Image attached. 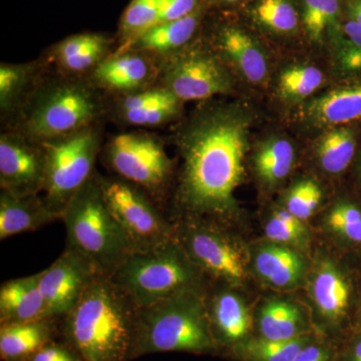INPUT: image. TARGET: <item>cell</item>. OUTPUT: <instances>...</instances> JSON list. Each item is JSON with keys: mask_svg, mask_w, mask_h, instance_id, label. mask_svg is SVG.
I'll return each instance as SVG.
<instances>
[{"mask_svg": "<svg viewBox=\"0 0 361 361\" xmlns=\"http://www.w3.org/2000/svg\"><path fill=\"white\" fill-rule=\"evenodd\" d=\"M180 104L175 106H157V108L139 109L118 111V120L127 125L141 128H157L165 125L178 116Z\"/></svg>", "mask_w": 361, "mask_h": 361, "instance_id": "74e56055", "label": "cell"}, {"mask_svg": "<svg viewBox=\"0 0 361 361\" xmlns=\"http://www.w3.org/2000/svg\"><path fill=\"white\" fill-rule=\"evenodd\" d=\"M327 238L341 248H361V206L346 197L337 199L324 213L320 224Z\"/></svg>", "mask_w": 361, "mask_h": 361, "instance_id": "f1b7e54d", "label": "cell"}, {"mask_svg": "<svg viewBox=\"0 0 361 361\" xmlns=\"http://www.w3.org/2000/svg\"><path fill=\"white\" fill-rule=\"evenodd\" d=\"M104 161L116 177L140 188L164 210L174 163L158 137L146 132L116 135L104 147Z\"/></svg>", "mask_w": 361, "mask_h": 361, "instance_id": "9c48e42d", "label": "cell"}, {"mask_svg": "<svg viewBox=\"0 0 361 361\" xmlns=\"http://www.w3.org/2000/svg\"><path fill=\"white\" fill-rule=\"evenodd\" d=\"M59 337V320L0 324V357L2 361H27L35 353Z\"/></svg>", "mask_w": 361, "mask_h": 361, "instance_id": "d4e9b609", "label": "cell"}, {"mask_svg": "<svg viewBox=\"0 0 361 361\" xmlns=\"http://www.w3.org/2000/svg\"><path fill=\"white\" fill-rule=\"evenodd\" d=\"M206 306L211 331L221 356L254 336L255 313L240 289L209 284Z\"/></svg>", "mask_w": 361, "mask_h": 361, "instance_id": "2e32d148", "label": "cell"}, {"mask_svg": "<svg viewBox=\"0 0 361 361\" xmlns=\"http://www.w3.org/2000/svg\"><path fill=\"white\" fill-rule=\"evenodd\" d=\"M161 59L148 52L120 49L96 66L90 80L97 89L118 97L149 89L158 82Z\"/></svg>", "mask_w": 361, "mask_h": 361, "instance_id": "e0dca14e", "label": "cell"}, {"mask_svg": "<svg viewBox=\"0 0 361 361\" xmlns=\"http://www.w3.org/2000/svg\"><path fill=\"white\" fill-rule=\"evenodd\" d=\"M37 66L35 63H2L0 66V109L4 116L23 110L37 89Z\"/></svg>", "mask_w": 361, "mask_h": 361, "instance_id": "1f68e13d", "label": "cell"}, {"mask_svg": "<svg viewBox=\"0 0 361 361\" xmlns=\"http://www.w3.org/2000/svg\"><path fill=\"white\" fill-rule=\"evenodd\" d=\"M61 217L47 207L39 195L18 197L1 190L0 193V240L37 231Z\"/></svg>", "mask_w": 361, "mask_h": 361, "instance_id": "cb8c5ba5", "label": "cell"}, {"mask_svg": "<svg viewBox=\"0 0 361 361\" xmlns=\"http://www.w3.org/2000/svg\"><path fill=\"white\" fill-rule=\"evenodd\" d=\"M99 275L89 257L66 247L61 255L40 272L39 286L49 317L59 320L68 314Z\"/></svg>", "mask_w": 361, "mask_h": 361, "instance_id": "5bb4252c", "label": "cell"}, {"mask_svg": "<svg viewBox=\"0 0 361 361\" xmlns=\"http://www.w3.org/2000/svg\"><path fill=\"white\" fill-rule=\"evenodd\" d=\"M209 11L203 4L193 13L180 20L157 23L121 49L148 52L161 59L166 58L190 44L203 27Z\"/></svg>", "mask_w": 361, "mask_h": 361, "instance_id": "ffe728a7", "label": "cell"}, {"mask_svg": "<svg viewBox=\"0 0 361 361\" xmlns=\"http://www.w3.org/2000/svg\"><path fill=\"white\" fill-rule=\"evenodd\" d=\"M104 111L97 87L77 77L40 82L23 106L20 133L35 142L94 125Z\"/></svg>", "mask_w": 361, "mask_h": 361, "instance_id": "277c9868", "label": "cell"}, {"mask_svg": "<svg viewBox=\"0 0 361 361\" xmlns=\"http://www.w3.org/2000/svg\"><path fill=\"white\" fill-rule=\"evenodd\" d=\"M158 82L182 102L230 94L234 87L229 68L213 49L190 45L161 59Z\"/></svg>", "mask_w": 361, "mask_h": 361, "instance_id": "7c38bea8", "label": "cell"}, {"mask_svg": "<svg viewBox=\"0 0 361 361\" xmlns=\"http://www.w3.org/2000/svg\"><path fill=\"white\" fill-rule=\"evenodd\" d=\"M304 37L314 44H330L341 32V0H297Z\"/></svg>", "mask_w": 361, "mask_h": 361, "instance_id": "f546056e", "label": "cell"}, {"mask_svg": "<svg viewBox=\"0 0 361 361\" xmlns=\"http://www.w3.org/2000/svg\"><path fill=\"white\" fill-rule=\"evenodd\" d=\"M27 361H82V356L68 342L52 341L45 344Z\"/></svg>", "mask_w": 361, "mask_h": 361, "instance_id": "ab89813d", "label": "cell"}, {"mask_svg": "<svg viewBox=\"0 0 361 361\" xmlns=\"http://www.w3.org/2000/svg\"><path fill=\"white\" fill-rule=\"evenodd\" d=\"M343 20L355 21L361 25V0H341Z\"/></svg>", "mask_w": 361, "mask_h": 361, "instance_id": "7bdbcfd3", "label": "cell"}, {"mask_svg": "<svg viewBox=\"0 0 361 361\" xmlns=\"http://www.w3.org/2000/svg\"><path fill=\"white\" fill-rule=\"evenodd\" d=\"M39 144L45 159L42 199L61 219L73 196L96 174L94 166L102 147L101 129L94 123Z\"/></svg>", "mask_w": 361, "mask_h": 361, "instance_id": "ba28073f", "label": "cell"}, {"mask_svg": "<svg viewBox=\"0 0 361 361\" xmlns=\"http://www.w3.org/2000/svg\"><path fill=\"white\" fill-rule=\"evenodd\" d=\"M40 272L7 280L0 286V324L51 318L39 286Z\"/></svg>", "mask_w": 361, "mask_h": 361, "instance_id": "603a6c76", "label": "cell"}, {"mask_svg": "<svg viewBox=\"0 0 361 361\" xmlns=\"http://www.w3.org/2000/svg\"><path fill=\"white\" fill-rule=\"evenodd\" d=\"M66 247L85 254L103 275L111 276L132 253L122 228L104 203L96 172L66 207Z\"/></svg>", "mask_w": 361, "mask_h": 361, "instance_id": "8992f818", "label": "cell"}, {"mask_svg": "<svg viewBox=\"0 0 361 361\" xmlns=\"http://www.w3.org/2000/svg\"><path fill=\"white\" fill-rule=\"evenodd\" d=\"M110 277L137 308L210 284L174 238L153 250L132 252Z\"/></svg>", "mask_w": 361, "mask_h": 361, "instance_id": "5b68a950", "label": "cell"}, {"mask_svg": "<svg viewBox=\"0 0 361 361\" xmlns=\"http://www.w3.org/2000/svg\"><path fill=\"white\" fill-rule=\"evenodd\" d=\"M249 250L252 274L265 286L283 292L304 286L310 260L303 252L267 239Z\"/></svg>", "mask_w": 361, "mask_h": 361, "instance_id": "d6986e66", "label": "cell"}, {"mask_svg": "<svg viewBox=\"0 0 361 361\" xmlns=\"http://www.w3.org/2000/svg\"><path fill=\"white\" fill-rule=\"evenodd\" d=\"M254 116L238 103L207 104L175 137L182 166L171 195V220L205 218L236 228L242 219L237 189L245 178V160Z\"/></svg>", "mask_w": 361, "mask_h": 361, "instance_id": "6da1fadb", "label": "cell"}, {"mask_svg": "<svg viewBox=\"0 0 361 361\" xmlns=\"http://www.w3.org/2000/svg\"><path fill=\"white\" fill-rule=\"evenodd\" d=\"M297 118L316 129L361 125V75L341 78L332 89L301 103Z\"/></svg>", "mask_w": 361, "mask_h": 361, "instance_id": "ac0fdd59", "label": "cell"}, {"mask_svg": "<svg viewBox=\"0 0 361 361\" xmlns=\"http://www.w3.org/2000/svg\"><path fill=\"white\" fill-rule=\"evenodd\" d=\"M361 305V302H360ZM358 317H360V322L357 323V324L355 325V326L361 327V306L360 308V314H358Z\"/></svg>", "mask_w": 361, "mask_h": 361, "instance_id": "f6af8a7d", "label": "cell"}, {"mask_svg": "<svg viewBox=\"0 0 361 361\" xmlns=\"http://www.w3.org/2000/svg\"><path fill=\"white\" fill-rule=\"evenodd\" d=\"M163 0H133L121 21L125 44L157 25Z\"/></svg>", "mask_w": 361, "mask_h": 361, "instance_id": "8d00e7d4", "label": "cell"}, {"mask_svg": "<svg viewBox=\"0 0 361 361\" xmlns=\"http://www.w3.org/2000/svg\"><path fill=\"white\" fill-rule=\"evenodd\" d=\"M336 361H361V327L355 326L337 341Z\"/></svg>", "mask_w": 361, "mask_h": 361, "instance_id": "60d3db41", "label": "cell"}, {"mask_svg": "<svg viewBox=\"0 0 361 361\" xmlns=\"http://www.w3.org/2000/svg\"><path fill=\"white\" fill-rule=\"evenodd\" d=\"M210 20L209 39L213 51L236 68L247 82L263 84L269 73L267 51L258 35L234 11H220Z\"/></svg>", "mask_w": 361, "mask_h": 361, "instance_id": "4fadbf2b", "label": "cell"}, {"mask_svg": "<svg viewBox=\"0 0 361 361\" xmlns=\"http://www.w3.org/2000/svg\"><path fill=\"white\" fill-rule=\"evenodd\" d=\"M296 163V149L290 140L273 135L259 145L253 157L256 177L265 189L279 187L290 176Z\"/></svg>", "mask_w": 361, "mask_h": 361, "instance_id": "83f0119b", "label": "cell"}, {"mask_svg": "<svg viewBox=\"0 0 361 361\" xmlns=\"http://www.w3.org/2000/svg\"><path fill=\"white\" fill-rule=\"evenodd\" d=\"M174 239L210 284L245 288L250 279V250L235 228L205 218L172 219Z\"/></svg>", "mask_w": 361, "mask_h": 361, "instance_id": "52a82bcc", "label": "cell"}, {"mask_svg": "<svg viewBox=\"0 0 361 361\" xmlns=\"http://www.w3.org/2000/svg\"><path fill=\"white\" fill-rule=\"evenodd\" d=\"M104 203L129 240L132 252L153 250L174 238L169 214L140 188L99 174Z\"/></svg>", "mask_w": 361, "mask_h": 361, "instance_id": "8fae6325", "label": "cell"}, {"mask_svg": "<svg viewBox=\"0 0 361 361\" xmlns=\"http://www.w3.org/2000/svg\"><path fill=\"white\" fill-rule=\"evenodd\" d=\"M110 39L96 33L71 35L54 47L51 58L68 77L80 78L109 56Z\"/></svg>", "mask_w": 361, "mask_h": 361, "instance_id": "484cf974", "label": "cell"}, {"mask_svg": "<svg viewBox=\"0 0 361 361\" xmlns=\"http://www.w3.org/2000/svg\"><path fill=\"white\" fill-rule=\"evenodd\" d=\"M353 172H355V179L357 180L358 185L361 187V146L358 149L357 155L353 161Z\"/></svg>", "mask_w": 361, "mask_h": 361, "instance_id": "ee69618b", "label": "cell"}, {"mask_svg": "<svg viewBox=\"0 0 361 361\" xmlns=\"http://www.w3.org/2000/svg\"><path fill=\"white\" fill-rule=\"evenodd\" d=\"M45 159L39 142L20 132L0 137V187L14 196L39 195L44 186Z\"/></svg>", "mask_w": 361, "mask_h": 361, "instance_id": "9a60e30c", "label": "cell"}, {"mask_svg": "<svg viewBox=\"0 0 361 361\" xmlns=\"http://www.w3.org/2000/svg\"><path fill=\"white\" fill-rule=\"evenodd\" d=\"M265 238L291 247L310 256L313 235L305 221L278 206L264 222Z\"/></svg>", "mask_w": 361, "mask_h": 361, "instance_id": "d6a6232c", "label": "cell"}, {"mask_svg": "<svg viewBox=\"0 0 361 361\" xmlns=\"http://www.w3.org/2000/svg\"><path fill=\"white\" fill-rule=\"evenodd\" d=\"M238 13L258 35L281 39L304 35L297 0H250Z\"/></svg>", "mask_w": 361, "mask_h": 361, "instance_id": "7402d4cb", "label": "cell"}, {"mask_svg": "<svg viewBox=\"0 0 361 361\" xmlns=\"http://www.w3.org/2000/svg\"><path fill=\"white\" fill-rule=\"evenodd\" d=\"M322 200L323 192L317 180L302 178L289 187L280 207L306 222L317 212Z\"/></svg>", "mask_w": 361, "mask_h": 361, "instance_id": "d590c367", "label": "cell"}, {"mask_svg": "<svg viewBox=\"0 0 361 361\" xmlns=\"http://www.w3.org/2000/svg\"><path fill=\"white\" fill-rule=\"evenodd\" d=\"M324 82L322 70L310 65L291 66L285 68L278 80V94L284 101L303 103L310 99Z\"/></svg>", "mask_w": 361, "mask_h": 361, "instance_id": "e575fe53", "label": "cell"}, {"mask_svg": "<svg viewBox=\"0 0 361 361\" xmlns=\"http://www.w3.org/2000/svg\"><path fill=\"white\" fill-rule=\"evenodd\" d=\"M341 78L361 75V25L343 20L341 32L329 44Z\"/></svg>", "mask_w": 361, "mask_h": 361, "instance_id": "836d02e7", "label": "cell"}, {"mask_svg": "<svg viewBox=\"0 0 361 361\" xmlns=\"http://www.w3.org/2000/svg\"><path fill=\"white\" fill-rule=\"evenodd\" d=\"M303 287L316 334L338 341L355 329L350 318L353 284L332 254L314 252Z\"/></svg>", "mask_w": 361, "mask_h": 361, "instance_id": "30bf717a", "label": "cell"}, {"mask_svg": "<svg viewBox=\"0 0 361 361\" xmlns=\"http://www.w3.org/2000/svg\"><path fill=\"white\" fill-rule=\"evenodd\" d=\"M315 332L307 307L292 299H266L255 312L254 336L269 341H291Z\"/></svg>", "mask_w": 361, "mask_h": 361, "instance_id": "44dd1931", "label": "cell"}, {"mask_svg": "<svg viewBox=\"0 0 361 361\" xmlns=\"http://www.w3.org/2000/svg\"><path fill=\"white\" fill-rule=\"evenodd\" d=\"M137 312L129 296L102 274L59 319V337L82 361H132Z\"/></svg>", "mask_w": 361, "mask_h": 361, "instance_id": "7a4b0ae2", "label": "cell"}, {"mask_svg": "<svg viewBox=\"0 0 361 361\" xmlns=\"http://www.w3.org/2000/svg\"><path fill=\"white\" fill-rule=\"evenodd\" d=\"M361 125L329 128L316 142L314 156L324 174L336 177L353 165L361 145Z\"/></svg>", "mask_w": 361, "mask_h": 361, "instance_id": "4316f807", "label": "cell"}, {"mask_svg": "<svg viewBox=\"0 0 361 361\" xmlns=\"http://www.w3.org/2000/svg\"><path fill=\"white\" fill-rule=\"evenodd\" d=\"M250 0H202L209 9L216 8L220 11L239 13Z\"/></svg>", "mask_w": 361, "mask_h": 361, "instance_id": "b9f144b4", "label": "cell"}, {"mask_svg": "<svg viewBox=\"0 0 361 361\" xmlns=\"http://www.w3.org/2000/svg\"><path fill=\"white\" fill-rule=\"evenodd\" d=\"M207 288L137 308L130 360L161 353L220 355L207 313Z\"/></svg>", "mask_w": 361, "mask_h": 361, "instance_id": "3957f363", "label": "cell"}, {"mask_svg": "<svg viewBox=\"0 0 361 361\" xmlns=\"http://www.w3.org/2000/svg\"><path fill=\"white\" fill-rule=\"evenodd\" d=\"M316 334L311 332L291 341H269L253 336L230 349L224 357L233 361H294Z\"/></svg>", "mask_w": 361, "mask_h": 361, "instance_id": "4dcf8cb0", "label": "cell"}, {"mask_svg": "<svg viewBox=\"0 0 361 361\" xmlns=\"http://www.w3.org/2000/svg\"><path fill=\"white\" fill-rule=\"evenodd\" d=\"M337 341L316 334L294 361H336Z\"/></svg>", "mask_w": 361, "mask_h": 361, "instance_id": "f35d334b", "label": "cell"}]
</instances>
